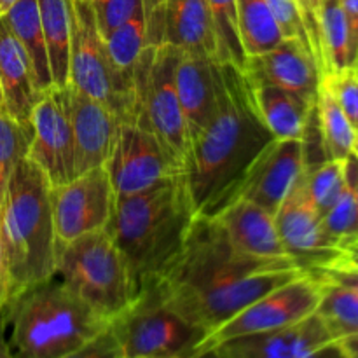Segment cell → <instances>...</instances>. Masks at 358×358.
Masks as SVG:
<instances>
[{
	"mask_svg": "<svg viewBox=\"0 0 358 358\" xmlns=\"http://www.w3.org/2000/svg\"><path fill=\"white\" fill-rule=\"evenodd\" d=\"M49 198L59 248L84 234L107 229L115 192L105 166H98L51 187Z\"/></svg>",
	"mask_w": 358,
	"mask_h": 358,
	"instance_id": "cell-11",
	"label": "cell"
},
{
	"mask_svg": "<svg viewBox=\"0 0 358 358\" xmlns=\"http://www.w3.org/2000/svg\"><path fill=\"white\" fill-rule=\"evenodd\" d=\"M236 14L241 48L247 58L262 55L283 41L266 0H236Z\"/></svg>",
	"mask_w": 358,
	"mask_h": 358,
	"instance_id": "cell-27",
	"label": "cell"
},
{
	"mask_svg": "<svg viewBox=\"0 0 358 358\" xmlns=\"http://www.w3.org/2000/svg\"><path fill=\"white\" fill-rule=\"evenodd\" d=\"M9 306V294H7V283H6V273H3V262L2 254H0V313Z\"/></svg>",
	"mask_w": 358,
	"mask_h": 358,
	"instance_id": "cell-45",
	"label": "cell"
},
{
	"mask_svg": "<svg viewBox=\"0 0 358 358\" xmlns=\"http://www.w3.org/2000/svg\"><path fill=\"white\" fill-rule=\"evenodd\" d=\"M346 163H348L350 170H352L353 182H355V194H357V201H358V157L353 156V154H352V156L346 159Z\"/></svg>",
	"mask_w": 358,
	"mask_h": 358,
	"instance_id": "cell-46",
	"label": "cell"
},
{
	"mask_svg": "<svg viewBox=\"0 0 358 358\" xmlns=\"http://www.w3.org/2000/svg\"><path fill=\"white\" fill-rule=\"evenodd\" d=\"M14 2H16V0H0V14L7 13V10L13 7Z\"/></svg>",
	"mask_w": 358,
	"mask_h": 358,
	"instance_id": "cell-47",
	"label": "cell"
},
{
	"mask_svg": "<svg viewBox=\"0 0 358 358\" xmlns=\"http://www.w3.org/2000/svg\"><path fill=\"white\" fill-rule=\"evenodd\" d=\"M322 224L336 247L358 236V201L355 194V182L352 170L346 163V185L341 196L331 210L322 217Z\"/></svg>",
	"mask_w": 358,
	"mask_h": 358,
	"instance_id": "cell-34",
	"label": "cell"
},
{
	"mask_svg": "<svg viewBox=\"0 0 358 358\" xmlns=\"http://www.w3.org/2000/svg\"><path fill=\"white\" fill-rule=\"evenodd\" d=\"M325 264L329 266H341V268H350L358 271V236L353 240L346 241L338 248V254L329 259ZM324 266V264H320Z\"/></svg>",
	"mask_w": 358,
	"mask_h": 358,
	"instance_id": "cell-42",
	"label": "cell"
},
{
	"mask_svg": "<svg viewBox=\"0 0 358 358\" xmlns=\"http://www.w3.org/2000/svg\"><path fill=\"white\" fill-rule=\"evenodd\" d=\"M215 87V110L189 145L184 166L196 217H213L229 205L250 164L275 138L259 119L240 69L217 63Z\"/></svg>",
	"mask_w": 358,
	"mask_h": 358,
	"instance_id": "cell-2",
	"label": "cell"
},
{
	"mask_svg": "<svg viewBox=\"0 0 358 358\" xmlns=\"http://www.w3.org/2000/svg\"><path fill=\"white\" fill-rule=\"evenodd\" d=\"M322 285L311 271L303 273L285 285L259 297L233 318L217 327L199 345L196 357L213 352L220 345L247 336L266 334L297 324L317 311ZM194 357V358H196Z\"/></svg>",
	"mask_w": 358,
	"mask_h": 358,
	"instance_id": "cell-10",
	"label": "cell"
},
{
	"mask_svg": "<svg viewBox=\"0 0 358 358\" xmlns=\"http://www.w3.org/2000/svg\"><path fill=\"white\" fill-rule=\"evenodd\" d=\"M275 224L287 254L292 255L303 268L311 269L325 264L338 254V247L325 233L322 215L308 196L304 173L297 178L276 210Z\"/></svg>",
	"mask_w": 358,
	"mask_h": 358,
	"instance_id": "cell-16",
	"label": "cell"
},
{
	"mask_svg": "<svg viewBox=\"0 0 358 358\" xmlns=\"http://www.w3.org/2000/svg\"><path fill=\"white\" fill-rule=\"evenodd\" d=\"M110 327L121 358H194L206 336L170 310L152 285Z\"/></svg>",
	"mask_w": 358,
	"mask_h": 358,
	"instance_id": "cell-9",
	"label": "cell"
},
{
	"mask_svg": "<svg viewBox=\"0 0 358 358\" xmlns=\"http://www.w3.org/2000/svg\"><path fill=\"white\" fill-rule=\"evenodd\" d=\"M206 2H208L217 48H219V63H231L236 69L243 70L247 56L241 48L240 31H238L236 0H206Z\"/></svg>",
	"mask_w": 358,
	"mask_h": 358,
	"instance_id": "cell-32",
	"label": "cell"
},
{
	"mask_svg": "<svg viewBox=\"0 0 358 358\" xmlns=\"http://www.w3.org/2000/svg\"><path fill=\"white\" fill-rule=\"evenodd\" d=\"M296 6L299 9L304 30H306L308 41H310L311 55H313L315 63H317L318 70L324 77L325 65L324 52H322V9H324V0H296Z\"/></svg>",
	"mask_w": 358,
	"mask_h": 358,
	"instance_id": "cell-37",
	"label": "cell"
},
{
	"mask_svg": "<svg viewBox=\"0 0 358 358\" xmlns=\"http://www.w3.org/2000/svg\"><path fill=\"white\" fill-rule=\"evenodd\" d=\"M30 124L31 142L28 159L41 168L51 187L72 180L76 177L73 133L66 86H52L42 91L31 110Z\"/></svg>",
	"mask_w": 358,
	"mask_h": 358,
	"instance_id": "cell-13",
	"label": "cell"
},
{
	"mask_svg": "<svg viewBox=\"0 0 358 358\" xmlns=\"http://www.w3.org/2000/svg\"><path fill=\"white\" fill-rule=\"evenodd\" d=\"M93 9L100 34L108 35L145 7V0H87Z\"/></svg>",
	"mask_w": 358,
	"mask_h": 358,
	"instance_id": "cell-35",
	"label": "cell"
},
{
	"mask_svg": "<svg viewBox=\"0 0 358 358\" xmlns=\"http://www.w3.org/2000/svg\"><path fill=\"white\" fill-rule=\"evenodd\" d=\"M331 93L334 94L336 101L341 110L348 117L350 124L358 129V73L355 69L343 70L338 73H329L322 77Z\"/></svg>",
	"mask_w": 358,
	"mask_h": 358,
	"instance_id": "cell-36",
	"label": "cell"
},
{
	"mask_svg": "<svg viewBox=\"0 0 358 358\" xmlns=\"http://www.w3.org/2000/svg\"><path fill=\"white\" fill-rule=\"evenodd\" d=\"M322 52L325 73H338L353 69L350 31L339 0H324L322 9Z\"/></svg>",
	"mask_w": 358,
	"mask_h": 358,
	"instance_id": "cell-30",
	"label": "cell"
},
{
	"mask_svg": "<svg viewBox=\"0 0 358 358\" xmlns=\"http://www.w3.org/2000/svg\"><path fill=\"white\" fill-rule=\"evenodd\" d=\"M0 358H16L13 348H10L9 338H7L6 310H3V313H0Z\"/></svg>",
	"mask_w": 358,
	"mask_h": 358,
	"instance_id": "cell-43",
	"label": "cell"
},
{
	"mask_svg": "<svg viewBox=\"0 0 358 358\" xmlns=\"http://www.w3.org/2000/svg\"><path fill=\"white\" fill-rule=\"evenodd\" d=\"M252 103L262 124L275 138H299L306 135L315 114V101L296 93L247 79Z\"/></svg>",
	"mask_w": 358,
	"mask_h": 358,
	"instance_id": "cell-23",
	"label": "cell"
},
{
	"mask_svg": "<svg viewBox=\"0 0 358 358\" xmlns=\"http://www.w3.org/2000/svg\"><path fill=\"white\" fill-rule=\"evenodd\" d=\"M51 184L28 157L10 173L0 201V254L9 304L55 275L58 243L51 210Z\"/></svg>",
	"mask_w": 358,
	"mask_h": 358,
	"instance_id": "cell-4",
	"label": "cell"
},
{
	"mask_svg": "<svg viewBox=\"0 0 358 358\" xmlns=\"http://www.w3.org/2000/svg\"><path fill=\"white\" fill-rule=\"evenodd\" d=\"M6 320L16 358H63L110 325L56 276L16 297Z\"/></svg>",
	"mask_w": 358,
	"mask_h": 358,
	"instance_id": "cell-5",
	"label": "cell"
},
{
	"mask_svg": "<svg viewBox=\"0 0 358 358\" xmlns=\"http://www.w3.org/2000/svg\"><path fill=\"white\" fill-rule=\"evenodd\" d=\"M210 219L215 220L229 243L241 254L259 259L292 257L283 248L276 231L275 215L255 203L234 199Z\"/></svg>",
	"mask_w": 358,
	"mask_h": 358,
	"instance_id": "cell-19",
	"label": "cell"
},
{
	"mask_svg": "<svg viewBox=\"0 0 358 358\" xmlns=\"http://www.w3.org/2000/svg\"><path fill=\"white\" fill-rule=\"evenodd\" d=\"M353 69H355V72L358 73V55H357V59H355V65H353Z\"/></svg>",
	"mask_w": 358,
	"mask_h": 358,
	"instance_id": "cell-50",
	"label": "cell"
},
{
	"mask_svg": "<svg viewBox=\"0 0 358 358\" xmlns=\"http://www.w3.org/2000/svg\"><path fill=\"white\" fill-rule=\"evenodd\" d=\"M180 51L170 44L149 45L133 72L131 121L147 129L184 170L189 154L187 122L175 86Z\"/></svg>",
	"mask_w": 358,
	"mask_h": 358,
	"instance_id": "cell-7",
	"label": "cell"
},
{
	"mask_svg": "<svg viewBox=\"0 0 358 358\" xmlns=\"http://www.w3.org/2000/svg\"><path fill=\"white\" fill-rule=\"evenodd\" d=\"M63 358H121V350H119L114 331L108 325L96 338H93L86 345H83L76 352L69 353Z\"/></svg>",
	"mask_w": 358,
	"mask_h": 358,
	"instance_id": "cell-39",
	"label": "cell"
},
{
	"mask_svg": "<svg viewBox=\"0 0 358 358\" xmlns=\"http://www.w3.org/2000/svg\"><path fill=\"white\" fill-rule=\"evenodd\" d=\"M266 2H268L273 16H275L276 24H278L283 38L299 41L310 49V41H308L306 30H304V24L303 20H301L299 9L296 6V0H266Z\"/></svg>",
	"mask_w": 358,
	"mask_h": 358,
	"instance_id": "cell-38",
	"label": "cell"
},
{
	"mask_svg": "<svg viewBox=\"0 0 358 358\" xmlns=\"http://www.w3.org/2000/svg\"><path fill=\"white\" fill-rule=\"evenodd\" d=\"M308 196L322 217L334 206L346 185V159H324L304 171Z\"/></svg>",
	"mask_w": 358,
	"mask_h": 358,
	"instance_id": "cell-31",
	"label": "cell"
},
{
	"mask_svg": "<svg viewBox=\"0 0 358 358\" xmlns=\"http://www.w3.org/2000/svg\"><path fill=\"white\" fill-rule=\"evenodd\" d=\"M338 346L345 358H358V332L357 334L346 336V338L338 339Z\"/></svg>",
	"mask_w": 358,
	"mask_h": 358,
	"instance_id": "cell-44",
	"label": "cell"
},
{
	"mask_svg": "<svg viewBox=\"0 0 358 358\" xmlns=\"http://www.w3.org/2000/svg\"><path fill=\"white\" fill-rule=\"evenodd\" d=\"M215 65L210 58L180 51L175 65V86L187 122L189 138L203 131L217 105Z\"/></svg>",
	"mask_w": 358,
	"mask_h": 358,
	"instance_id": "cell-21",
	"label": "cell"
},
{
	"mask_svg": "<svg viewBox=\"0 0 358 358\" xmlns=\"http://www.w3.org/2000/svg\"><path fill=\"white\" fill-rule=\"evenodd\" d=\"M66 84L103 103L121 122L131 121L133 80L122 76L112 63L87 0H72V37Z\"/></svg>",
	"mask_w": 358,
	"mask_h": 358,
	"instance_id": "cell-8",
	"label": "cell"
},
{
	"mask_svg": "<svg viewBox=\"0 0 358 358\" xmlns=\"http://www.w3.org/2000/svg\"><path fill=\"white\" fill-rule=\"evenodd\" d=\"M196 358H219L215 355V353L213 352H210V353H205V355H201V357H196Z\"/></svg>",
	"mask_w": 358,
	"mask_h": 358,
	"instance_id": "cell-49",
	"label": "cell"
},
{
	"mask_svg": "<svg viewBox=\"0 0 358 358\" xmlns=\"http://www.w3.org/2000/svg\"><path fill=\"white\" fill-rule=\"evenodd\" d=\"M0 16L3 17L9 30L13 31L14 37L20 41V44L23 45L24 51L30 56L41 93L55 86L51 69H49L48 48H45L37 0H16L13 7L7 13L0 14Z\"/></svg>",
	"mask_w": 358,
	"mask_h": 358,
	"instance_id": "cell-24",
	"label": "cell"
},
{
	"mask_svg": "<svg viewBox=\"0 0 358 358\" xmlns=\"http://www.w3.org/2000/svg\"><path fill=\"white\" fill-rule=\"evenodd\" d=\"M315 275V273H313ZM322 285V297L315 313L329 334L338 341L358 332V294L339 283L315 275Z\"/></svg>",
	"mask_w": 358,
	"mask_h": 358,
	"instance_id": "cell-28",
	"label": "cell"
},
{
	"mask_svg": "<svg viewBox=\"0 0 358 358\" xmlns=\"http://www.w3.org/2000/svg\"><path fill=\"white\" fill-rule=\"evenodd\" d=\"M41 96L34 65L3 17L0 16V98L2 108L23 124H30L31 110Z\"/></svg>",
	"mask_w": 358,
	"mask_h": 358,
	"instance_id": "cell-20",
	"label": "cell"
},
{
	"mask_svg": "<svg viewBox=\"0 0 358 358\" xmlns=\"http://www.w3.org/2000/svg\"><path fill=\"white\" fill-rule=\"evenodd\" d=\"M163 44L219 63L215 31L206 0H163Z\"/></svg>",
	"mask_w": 358,
	"mask_h": 358,
	"instance_id": "cell-22",
	"label": "cell"
},
{
	"mask_svg": "<svg viewBox=\"0 0 358 358\" xmlns=\"http://www.w3.org/2000/svg\"><path fill=\"white\" fill-rule=\"evenodd\" d=\"M194 219L184 173L138 194L115 196L107 233L138 296L175 261Z\"/></svg>",
	"mask_w": 358,
	"mask_h": 358,
	"instance_id": "cell-3",
	"label": "cell"
},
{
	"mask_svg": "<svg viewBox=\"0 0 358 358\" xmlns=\"http://www.w3.org/2000/svg\"><path fill=\"white\" fill-rule=\"evenodd\" d=\"M315 117L318 122L324 159H348L353 154L355 128L350 124L348 117L336 101L334 94L322 79L320 86H318L317 101H315Z\"/></svg>",
	"mask_w": 358,
	"mask_h": 358,
	"instance_id": "cell-26",
	"label": "cell"
},
{
	"mask_svg": "<svg viewBox=\"0 0 358 358\" xmlns=\"http://www.w3.org/2000/svg\"><path fill=\"white\" fill-rule=\"evenodd\" d=\"M108 55L115 69L133 80V72L142 58L143 51L149 48V34H147V14L145 7L135 16L129 17L122 24L105 35Z\"/></svg>",
	"mask_w": 358,
	"mask_h": 358,
	"instance_id": "cell-29",
	"label": "cell"
},
{
	"mask_svg": "<svg viewBox=\"0 0 358 358\" xmlns=\"http://www.w3.org/2000/svg\"><path fill=\"white\" fill-rule=\"evenodd\" d=\"M37 3L52 84L55 87H65L69 83L72 0H37Z\"/></svg>",
	"mask_w": 358,
	"mask_h": 358,
	"instance_id": "cell-25",
	"label": "cell"
},
{
	"mask_svg": "<svg viewBox=\"0 0 358 358\" xmlns=\"http://www.w3.org/2000/svg\"><path fill=\"white\" fill-rule=\"evenodd\" d=\"M308 271L315 273V275L322 276L325 280L339 283V285L346 287V289L353 290L358 294V271L350 268H341V266H315V268L308 269Z\"/></svg>",
	"mask_w": 358,
	"mask_h": 358,
	"instance_id": "cell-40",
	"label": "cell"
},
{
	"mask_svg": "<svg viewBox=\"0 0 358 358\" xmlns=\"http://www.w3.org/2000/svg\"><path fill=\"white\" fill-rule=\"evenodd\" d=\"M52 276L110 324L138 297L128 266L107 229L59 247Z\"/></svg>",
	"mask_w": 358,
	"mask_h": 358,
	"instance_id": "cell-6",
	"label": "cell"
},
{
	"mask_svg": "<svg viewBox=\"0 0 358 358\" xmlns=\"http://www.w3.org/2000/svg\"><path fill=\"white\" fill-rule=\"evenodd\" d=\"M105 170L115 196L138 194L184 173L161 143L135 122H121Z\"/></svg>",
	"mask_w": 358,
	"mask_h": 358,
	"instance_id": "cell-12",
	"label": "cell"
},
{
	"mask_svg": "<svg viewBox=\"0 0 358 358\" xmlns=\"http://www.w3.org/2000/svg\"><path fill=\"white\" fill-rule=\"evenodd\" d=\"M353 156L358 157V129L355 131V142H353Z\"/></svg>",
	"mask_w": 358,
	"mask_h": 358,
	"instance_id": "cell-48",
	"label": "cell"
},
{
	"mask_svg": "<svg viewBox=\"0 0 358 358\" xmlns=\"http://www.w3.org/2000/svg\"><path fill=\"white\" fill-rule=\"evenodd\" d=\"M66 90L73 133V171L77 177L93 168L105 166L121 119L103 103L73 90L69 84Z\"/></svg>",
	"mask_w": 358,
	"mask_h": 358,
	"instance_id": "cell-18",
	"label": "cell"
},
{
	"mask_svg": "<svg viewBox=\"0 0 358 358\" xmlns=\"http://www.w3.org/2000/svg\"><path fill=\"white\" fill-rule=\"evenodd\" d=\"M30 142L31 124L16 121L0 107V201L13 170L28 156Z\"/></svg>",
	"mask_w": 358,
	"mask_h": 358,
	"instance_id": "cell-33",
	"label": "cell"
},
{
	"mask_svg": "<svg viewBox=\"0 0 358 358\" xmlns=\"http://www.w3.org/2000/svg\"><path fill=\"white\" fill-rule=\"evenodd\" d=\"M219 358H345L317 313L289 327L227 341Z\"/></svg>",
	"mask_w": 358,
	"mask_h": 358,
	"instance_id": "cell-15",
	"label": "cell"
},
{
	"mask_svg": "<svg viewBox=\"0 0 358 358\" xmlns=\"http://www.w3.org/2000/svg\"><path fill=\"white\" fill-rule=\"evenodd\" d=\"M0 107H2V98H0Z\"/></svg>",
	"mask_w": 358,
	"mask_h": 358,
	"instance_id": "cell-51",
	"label": "cell"
},
{
	"mask_svg": "<svg viewBox=\"0 0 358 358\" xmlns=\"http://www.w3.org/2000/svg\"><path fill=\"white\" fill-rule=\"evenodd\" d=\"M306 166L304 140L273 138L250 164L231 201L247 199L275 215Z\"/></svg>",
	"mask_w": 358,
	"mask_h": 358,
	"instance_id": "cell-14",
	"label": "cell"
},
{
	"mask_svg": "<svg viewBox=\"0 0 358 358\" xmlns=\"http://www.w3.org/2000/svg\"><path fill=\"white\" fill-rule=\"evenodd\" d=\"M341 9L345 13L346 23H348L350 31V48H352L353 65L358 55V0H339Z\"/></svg>",
	"mask_w": 358,
	"mask_h": 358,
	"instance_id": "cell-41",
	"label": "cell"
},
{
	"mask_svg": "<svg viewBox=\"0 0 358 358\" xmlns=\"http://www.w3.org/2000/svg\"><path fill=\"white\" fill-rule=\"evenodd\" d=\"M306 273L296 259L238 252L215 220L196 217L175 261L152 283L170 310L206 334L243 308Z\"/></svg>",
	"mask_w": 358,
	"mask_h": 358,
	"instance_id": "cell-1",
	"label": "cell"
},
{
	"mask_svg": "<svg viewBox=\"0 0 358 358\" xmlns=\"http://www.w3.org/2000/svg\"><path fill=\"white\" fill-rule=\"evenodd\" d=\"M241 72L250 80L271 84L317 101L322 73L308 45L299 41L283 38L269 51L248 56Z\"/></svg>",
	"mask_w": 358,
	"mask_h": 358,
	"instance_id": "cell-17",
	"label": "cell"
}]
</instances>
